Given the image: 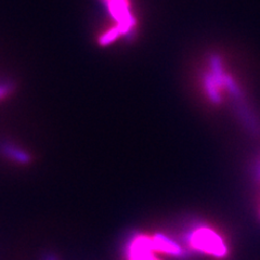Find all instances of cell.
Wrapping results in <instances>:
<instances>
[{
	"label": "cell",
	"instance_id": "2",
	"mask_svg": "<svg viewBox=\"0 0 260 260\" xmlns=\"http://www.w3.org/2000/svg\"><path fill=\"white\" fill-rule=\"evenodd\" d=\"M186 241L194 250L216 258H223L228 254V247L220 235L204 225L190 231L186 234Z\"/></svg>",
	"mask_w": 260,
	"mask_h": 260
},
{
	"label": "cell",
	"instance_id": "6",
	"mask_svg": "<svg viewBox=\"0 0 260 260\" xmlns=\"http://www.w3.org/2000/svg\"><path fill=\"white\" fill-rule=\"evenodd\" d=\"M11 90V86L9 84H0V99L7 95Z\"/></svg>",
	"mask_w": 260,
	"mask_h": 260
},
{
	"label": "cell",
	"instance_id": "7",
	"mask_svg": "<svg viewBox=\"0 0 260 260\" xmlns=\"http://www.w3.org/2000/svg\"><path fill=\"white\" fill-rule=\"evenodd\" d=\"M257 175H258V177L260 178V168H259V170H258V173H257Z\"/></svg>",
	"mask_w": 260,
	"mask_h": 260
},
{
	"label": "cell",
	"instance_id": "3",
	"mask_svg": "<svg viewBox=\"0 0 260 260\" xmlns=\"http://www.w3.org/2000/svg\"><path fill=\"white\" fill-rule=\"evenodd\" d=\"M152 238L138 234L130 240L126 247L127 260H158L155 257Z\"/></svg>",
	"mask_w": 260,
	"mask_h": 260
},
{
	"label": "cell",
	"instance_id": "1",
	"mask_svg": "<svg viewBox=\"0 0 260 260\" xmlns=\"http://www.w3.org/2000/svg\"><path fill=\"white\" fill-rule=\"evenodd\" d=\"M113 25L99 37L101 46L115 43L118 38L133 40L137 34L138 20L133 11L132 0H100Z\"/></svg>",
	"mask_w": 260,
	"mask_h": 260
},
{
	"label": "cell",
	"instance_id": "4",
	"mask_svg": "<svg viewBox=\"0 0 260 260\" xmlns=\"http://www.w3.org/2000/svg\"><path fill=\"white\" fill-rule=\"evenodd\" d=\"M152 241L154 248H155L156 251H160V253H164L176 258H185L186 256L185 250L182 248L180 244H178L165 234L157 233L152 238Z\"/></svg>",
	"mask_w": 260,
	"mask_h": 260
},
{
	"label": "cell",
	"instance_id": "8",
	"mask_svg": "<svg viewBox=\"0 0 260 260\" xmlns=\"http://www.w3.org/2000/svg\"><path fill=\"white\" fill-rule=\"evenodd\" d=\"M48 260H55V259H53V258H50V259H48Z\"/></svg>",
	"mask_w": 260,
	"mask_h": 260
},
{
	"label": "cell",
	"instance_id": "5",
	"mask_svg": "<svg viewBox=\"0 0 260 260\" xmlns=\"http://www.w3.org/2000/svg\"><path fill=\"white\" fill-rule=\"evenodd\" d=\"M3 152L8 157H10L18 162H22V164H26L30 159L28 154L16 149L15 146L12 145H5L3 148Z\"/></svg>",
	"mask_w": 260,
	"mask_h": 260
}]
</instances>
